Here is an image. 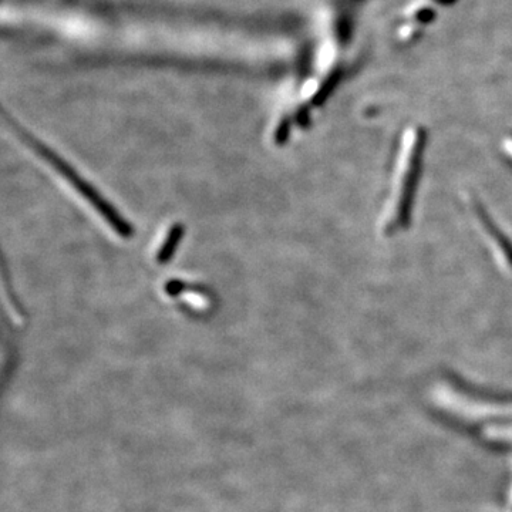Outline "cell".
Instances as JSON below:
<instances>
[{
    "label": "cell",
    "instance_id": "7a4b0ae2",
    "mask_svg": "<svg viewBox=\"0 0 512 512\" xmlns=\"http://www.w3.org/2000/svg\"><path fill=\"white\" fill-rule=\"evenodd\" d=\"M185 232L184 224H175L173 228L168 231L167 238H165L164 244L157 252V261L161 264L168 262V259L174 255L175 248L180 244L181 238H183Z\"/></svg>",
    "mask_w": 512,
    "mask_h": 512
},
{
    "label": "cell",
    "instance_id": "6da1fadb",
    "mask_svg": "<svg viewBox=\"0 0 512 512\" xmlns=\"http://www.w3.org/2000/svg\"><path fill=\"white\" fill-rule=\"evenodd\" d=\"M16 130L19 131L20 136L25 137V140L28 141L30 146L35 148L37 153L40 156L45 157L53 167L56 168L57 171H60L77 188V191H80V194L86 198L87 201L92 202L94 208L106 218V221L109 222L113 229H116L117 234H120L121 237H131L134 234L133 225L130 224L127 220H124L123 215L120 214L113 205L110 204L103 195L100 194L93 185L87 183L86 180H83L76 171L70 167L66 161L63 160L62 157L57 156L56 153H53L49 147L43 146L40 141H37L35 137L29 136L26 131H23L22 128L18 126L15 127Z\"/></svg>",
    "mask_w": 512,
    "mask_h": 512
}]
</instances>
